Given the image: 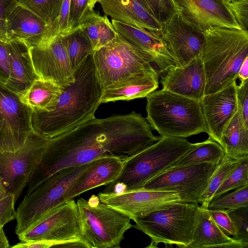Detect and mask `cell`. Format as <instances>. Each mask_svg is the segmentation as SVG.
Returning <instances> with one entry per match:
<instances>
[{"label": "cell", "instance_id": "1", "mask_svg": "<svg viewBox=\"0 0 248 248\" xmlns=\"http://www.w3.org/2000/svg\"><path fill=\"white\" fill-rule=\"evenodd\" d=\"M152 130L147 119L133 111L103 119L94 117L48 139L40 162L28 184L27 193L66 167L104 156L125 161L160 139Z\"/></svg>", "mask_w": 248, "mask_h": 248}, {"label": "cell", "instance_id": "2", "mask_svg": "<svg viewBox=\"0 0 248 248\" xmlns=\"http://www.w3.org/2000/svg\"><path fill=\"white\" fill-rule=\"evenodd\" d=\"M74 82L62 87L49 111H32V131L48 139L67 132L95 117L103 89L97 77L93 54L74 71Z\"/></svg>", "mask_w": 248, "mask_h": 248}, {"label": "cell", "instance_id": "3", "mask_svg": "<svg viewBox=\"0 0 248 248\" xmlns=\"http://www.w3.org/2000/svg\"><path fill=\"white\" fill-rule=\"evenodd\" d=\"M200 55L205 75L204 94L217 92L238 78L240 67L248 57V31L221 27L204 32Z\"/></svg>", "mask_w": 248, "mask_h": 248}, {"label": "cell", "instance_id": "4", "mask_svg": "<svg viewBox=\"0 0 248 248\" xmlns=\"http://www.w3.org/2000/svg\"><path fill=\"white\" fill-rule=\"evenodd\" d=\"M194 145L185 138L161 137L124 161L118 176L105 185L102 192L119 194L141 188L149 181L173 166Z\"/></svg>", "mask_w": 248, "mask_h": 248}, {"label": "cell", "instance_id": "5", "mask_svg": "<svg viewBox=\"0 0 248 248\" xmlns=\"http://www.w3.org/2000/svg\"><path fill=\"white\" fill-rule=\"evenodd\" d=\"M146 97V119L161 137L185 138L208 134L200 101L163 89Z\"/></svg>", "mask_w": 248, "mask_h": 248}, {"label": "cell", "instance_id": "6", "mask_svg": "<svg viewBox=\"0 0 248 248\" xmlns=\"http://www.w3.org/2000/svg\"><path fill=\"white\" fill-rule=\"evenodd\" d=\"M77 207L80 240L87 248H119L124 233L133 227L131 218L93 195L78 199Z\"/></svg>", "mask_w": 248, "mask_h": 248}, {"label": "cell", "instance_id": "7", "mask_svg": "<svg viewBox=\"0 0 248 248\" xmlns=\"http://www.w3.org/2000/svg\"><path fill=\"white\" fill-rule=\"evenodd\" d=\"M199 204L179 202L170 207L134 217L133 227L151 239L149 248L159 243L187 248L192 242Z\"/></svg>", "mask_w": 248, "mask_h": 248}, {"label": "cell", "instance_id": "8", "mask_svg": "<svg viewBox=\"0 0 248 248\" xmlns=\"http://www.w3.org/2000/svg\"><path fill=\"white\" fill-rule=\"evenodd\" d=\"M91 162L62 169L26 194L16 211V234H22L50 211L66 202L70 187Z\"/></svg>", "mask_w": 248, "mask_h": 248}, {"label": "cell", "instance_id": "9", "mask_svg": "<svg viewBox=\"0 0 248 248\" xmlns=\"http://www.w3.org/2000/svg\"><path fill=\"white\" fill-rule=\"evenodd\" d=\"M93 55L97 77L103 90L136 73L154 68L139 50L118 33Z\"/></svg>", "mask_w": 248, "mask_h": 248}, {"label": "cell", "instance_id": "10", "mask_svg": "<svg viewBox=\"0 0 248 248\" xmlns=\"http://www.w3.org/2000/svg\"><path fill=\"white\" fill-rule=\"evenodd\" d=\"M76 202L66 201L50 211L22 234L21 242L44 241L54 247H83Z\"/></svg>", "mask_w": 248, "mask_h": 248}, {"label": "cell", "instance_id": "11", "mask_svg": "<svg viewBox=\"0 0 248 248\" xmlns=\"http://www.w3.org/2000/svg\"><path fill=\"white\" fill-rule=\"evenodd\" d=\"M217 165L199 163L172 166L146 183L140 189L173 191L179 193L181 202L200 204Z\"/></svg>", "mask_w": 248, "mask_h": 248}, {"label": "cell", "instance_id": "12", "mask_svg": "<svg viewBox=\"0 0 248 248\" xmlns=\"http://www.w3.org/2000/svg\"><path fill=\"white\" fill-rule=\"evenodd\" d=\"M32 111L0 82V153L14 152L24 145L32 132Z\"/></svg>", "mask_w": 248, "mask_h": 248}, {"label": "cell", "instance_id": "13", "mask_svg": "<svg viewBox=\"0 0 248 248\" xmlns=\"http://www.w3.org/2000/svg\"><path fill=\"white\" fill-rule=\"evenodd\" d=\"M48 138L33 131L24 145L14 152L0 153V174L16 201L39 165Z\"/></svg>", "mask_w": 248, "mask_h": 248}, {"label": "cell", "instance_id": "14", "mask_svg": "<svg viewBox=\"0 0 248 248\" xmlns=\"http://www.w3.org/2000/svg\"><path fill=\"white\" fill-rule=\"evenodd\" d=\"M97 196L101 202L126 214L131 220L181 202L179 193L173 191L140 189L119 194L101 192Z\"/></svg>", "mask_w": 248, "mask_h": 248}, {"label": "cell", "instance_id": "15", "mask_svg": "<svg viewBox=\"0 0 248 248\" xmlns=\"http://www.w3.org/2000/svg\"><path fill=\"white\" fill-rule=\"evenodd\" d=\"M161 36L176 66H185L200 57L204 33L186 22L178 13L162 25Z\"/></svg>", "mask_w": 248, "mask_h": 248}, {"label": "cell", "instance_id": "16", "mask_svg": "<svg viewBox=\"0 0 248 248\" xmlns=\"http://www.w3.org/2000/svg\"><path fill=\"white\" fill-rule=\"evenodd\" d=\"M177 13L203 32L216 27L241 29L224 0H172Z\"/></svg>", "mask_w": 248, "mask_h": 248}, {"label": "cell", "instance_id": "17", "mask_svg": "<svg viewBox=\"0 0 248 248\" xmlns=\"http://www.w3.org/2000/svg\"><path fill=\"white\" fill-rule=\"evenodd\" d=\"M35 72L40 79L51 81L62 87L75 80L62 41L58 36L47 45L30 48Z\"/></svg>", "mask_w": 248, "mask_h": 248}, {"label": "cell", "instance_id": "18", "mask_svg": "<svg viewBox=\"0 0 248 248\" xmlns=\"http://www.w3.org/2000/svg\"><path fill=\"white\" fill-rule=\"evenodd\" d=\"M236 81L200 101L209 137L220 144L223 134L236 113L238 104Z\"/></svg>", "mask_w": 248, "mask_h": 248}, {"label": "cell", "instance_id": "19", "mask_svg": "<svg viewBox=\"0 0 248 248\" xmlns=\"http://www.w3.org/2000/svg\"><path fill=\"white\" fill-rule=\"evenodd\" d=\"M111 23L117 33L139 50L154 65L159 76L168 69L176 66L161 33L152 32L113 19Z\"/></svg>", "mask_w": 248, "mask_h": 248}, {"label": "cell", "instance_id": "20", "mask_svg": "<svg viewBox=\"0 0 248 248\" xmlns=\"http://www.w3.org/2000/svg\"><path fill=\"white\" fill-rule=\"evenodd\" d=\"M159 77L164 90L200 101L204 95L205 75L201 57L185 66L170 68Z\"/></svg>", "mask_w": 248, "mask_h": 248}, {"label": "cell", "instance_id": "21", "mask_svg": "<svg viewBox=\"0 0 248 248\" xmlns=\"http://www.w3.org/2000/svg\"><path fill=\"white\" fill-rule=\"evenodd\" d=\"M9 54V78L5 85L19 95L24 94L39 78L34 70L30 48L16 39L7 42Z\"/></svg>", "mask_w": 248, "mask_h": 248}, {"label": "cell", "instance_id": "22", "mask_svg": "<svg viewBox=\"0 0 248 248\" xmlns=\"http://www.w3.org/2000/svg\"><path fill=\"white\" fill-rule=\"evenodd\" d=\"M124 162L118 158L108 156L92 161L70 187L65 196L66 202L85 191L111 183L120 173Z\"/></svg>", "mask_w": 248, "mask_h": 248}, {"label": "cell", "instance_id": "23", "mask_svg": "<svg viewBox=\"0 0 248 248\" xmlns=\"http://www.w3.org/2000/svg\"><path fill=\"white\" fill-rule=\"evenodd\" d=\"M159 78L154 68L136 73L104 89L101 103L146 97L158 88Z\"/></svg>", "mask_w": 248, "mask_h": 248}, {"label": "cell", "instance_id": "24", "mask_svg": "<svg viewBox=\"0 0 248 248\" xmlns=\"http://www.w3.org/2000/svg\"><path fill=\"white\" fill-rule=\"evenodd\" d=\"M6 21L8 41H21L30 48L43 45L47 27L32 12L17 4Z\"/></svg>", "mask_w": 248, "mask_h": 248}, {"label": "cell", "instance_id": "25", "mask_svg": "<svg viewBox=\"0 0 248 248\" xmlns=\"http://www.w3.org/2000/svg\"><path fill=\"white\" fill-rule=\"evenodd\" d=\"M106 16L149 31L161 33L162 25L140 0H99Z\"/></svg>", "mask_w": 248, "mask_h": 248}, {"label": "cell", "instance_id": "26", "mask_svg": "<svg viewBox=\"0 0 248 248\" xmlns=\"http://www.w3.org/2000/svg\"><path fill=\"white\" fill-rule=\"evenodd\" d=\"M246 248L241 243L226 234L208 214L199 206L192 242L187 248Z\"/></svg>", "mask_w": 248, "mask_h": 248}, {"label": "cell", "instance_id": "27", "mask_svg": "<svg viewBox=\"0 0 248 248\" xmlns=\"http://www.w3.org/2000/svg\"><path fill=\"white\" fill-rule=\"evenodd\" d=\"M225 155L235 159L248 156V127L243 120L239 108L225 130L220 144Z\"/></svg>", "mask_w": 248, "mask_h": 248}, {"label": "cell", "instance_id": "28", "mask_svg": "<svg viewBox=\"0 0 248 248\" xmlns=\"http://www.w3.org/2000/svg\"><path fill=\"white\" fill-rule=\"evenodd\" d=\"M89 40L94 51L111 42L117 33L107 16L89 10L78 28Z\"/></svg>", "mask_w": 248, "mask_h": 248}, {"label": "cell", "instance_id": "29", "mask_svg": "<svg viewBox=\"0 0 248 248\" xmlns=\"http://www.w3.org/2000/svg\"><path fill=\"white\" fill-rule=\"evenodd\" d=\"M61 93V87L51 81L39 78L20 96L22 101L33 111H49L56 105Z\"/></svg>", "mask_w": 248, "mask_h": 248}, {"label": "cell", "instance_id": "30", "mask_svg": "<svg viewBox=\"0 0 248 248\" xmlns=\"http://www.w3.org/2000/svg\"><path fill=\"white\" fill-rule=\"evenodd\" d=\"M17 4L41 18L47 27L42 46L47 45L57 36V25L63 0H16Z\"/></svg>", "mask_w": 248, "mask_h": 248}, {"label": "cell", "instance_id": "31", "mask_svg": "<svg viewBox=\"0 0 248 248\" xmlns=\"http://www.w3.org/2000/svg\"><path fill=\"white\" fill-rule=\"evenodd\" d=\"M225 155L222 147L210 138L194 145L173 166H182L199 163L218 165Z\"/></svg>", "mask_w": 248, "mask_h": 248}, {"label": "cell", "instance_id": "32", "mask_svg": "<svg viewBox=\"0 0 248 248\" xmlns=\"http://www.w3.org/2000/svg\"><path fill=\"white\" fill-rule=\"evenodd\" d=\"M62 41L74 71L94 52L89 40L78 28L62 36Z\"/></svg>", "mask_w": 248, "mask_h": 248}, {"label": "cell", "instance_id": "33", "mask_svg": "<svg viewBox=\"0 0 248 248\" xmlns=\"http://www.w3.org/2000/svg\"><path fill=\"white\" fill-rule=\"evenodd\" d=\"M242 158L235 159L225 155L217 165L208 186L200 199V204L202 207L207 208L208 204L212 199L215 192L237 167Z\"/></svg>", "mask_w": 248, "mask_h": 248}, {"label": "cell", "instance_id": "34", "mask_svg": "<svg viewBox=\"0 0 248 248\" xmlns=\"http://www.w3.org/2000/svg\"><path fill=\"white\" fill-rule=\"evenodd\" d=\"M244 207H248V185L212 198L208 203L207 209L232 210Z\"/></svg>", "mask_w": 248, "mask_h": 248}, {"label": "cell", "instance_id": "35", "mask_svg": "<svg viewBox=\"0 0 248 248\" xmlns=\"http://www.w3.org/2000/svg\"><path fill=\"white\" fill-rule=\"evenodd\" d=\"M246 185H248V156L241 159L240 163L217 190L212 198Z\"/></svg>", "mask_w": 248, "mask_h": 248}, {"label": "cell", "instance_id": "36", "mask_svg": "<svg viewBox=\"0 0 248 248\" xmlns=\"http://www.w3.org/2000/svg\"><path fill=\"white\" fill-rule=\"evenodd\" d=\"M236 231L233 238L248 248V207L226 210Z\"/></svg>", "mask_w": 248, "mask_h": 248}, {"label": "cell", "instance_id": "37", "mask_svg": "<svg viewBox=\"0 0 248 248\" xmlns=\"http://www.w3.org/2000/svg\"><path fill=\"white\" fill-rule=\"evenodd\" d=\"M162 25L177 11L172 0H140Z\"/></svg>", "mask_w": 248, "mask_h": 248}, {"label": "cell", "instance_id": "38", "mask_svg": "<svg viewBox=\"0 0 248 248\" xmlns=\"http://www.w3.org/2000/svg\"><path fill=\"white\" fill-rule=\"evenodd\" d=\"M88 1V0H70L68 25L63 36L78 28L81 20L90 10Z\"/></svg>", "mask_w": 248, "mask_h": 248}, {"label": "cell", "instance_id": "39", "mask_svg": "<svg viewBox=\"0 0 248 248\" xmlns=\"http://www.w3.org/2000/svg\"><path fill=\"white\" fill-rule=\"evenodd\" d=\"M224 1L241 29L248 31V0Z\"/></svg>", "mask_w": 248, "mask_h": 248}, {"label": "cell", "instance_id": "40", "mask_svg": "<svg viewBox=\"0 0 248 248\" xmlns=\"http://www.w3.org/2000/svg\"><path fill=\"white\" fill-rule=\"evenodd\" d=\"M16 202L14 194L9 192L0 199V230L6 223L16 218V211L14 207Z\"/></svg>", "mask_w": 248, "mask_h": 248}, {"label": "cell", "instance_id": "41", "mask_svg": "<svg viewBox=\"0 0 248 248\" xmlns=\"http://www.w3.org/2000/svg\"><path fill=\"white\" fill-rule=\"evenodd\" d=\"M206 210L221 230L227 235L234 236L236 231L226 210Z\"/></svg>", "mask_w": 248, "mask_h": 248}, {"label": "cell", "instance_id": "42", "mask_svg": "<svg viewBox=\"0 0 248 248\" xmlns=\"http://www.w3.org/2000/svg\"><path fill=\"white\" fill-rule=\"evenodd\" d=\"M237 99L242 117L248 127V79L241 81L236 87Z\"/></svg>", "mask_w": 248, "mask_h": 248}, {"label": "cell", "instance_id": "43", "mask_svg": "<svg viewBox=\"0 0 248 248\" xmlns=\"http://www.w3.org/2000/svg\"><path fill=\"white\" fill-rule=\"evenodd\" d=\"M9 78V54L7 42L0 41V82L6 84Z\"/></svg>", "mask_w": 248, "mask_h": 248}, {"label": "cell", "instance_id": "44", "mask_svg": "<svg viewBox=\"0 0 248 248\" xmlns=\"http://www.w3.org/2000/svg\"><path fill=\"white\" fill-rule=\"evenodd\" d=\"M70 0H63L57 25V36H63L68 25Z\"/></svg>", "mask_w": 248, "mask_h": 248}, {"label": "cell", "instance_id": "45", "mask_svg": "<svg viewBox=\"0 0 248 248\" xmlns=\"http://www.w3.org/2000/svg\"><path fill=\"white\" fill-rule=\"evenodd\" d=\"M17 5L16 0H0V19L6 21Z\"/></svg>", "mask_w": 248, "mask_h": 248}, {"label": "cell", "instance_id": "46", "mask_svg": "<svg viewBox=\"0 0 248 248\" xmlns=\"http://www.w3.org/2000/svg\"><path fill=\"white\" fill-rule=\"evenodd\" d=\"M55 247L54 243L44 241H32L17 243L12 247L15 248H47Z\"/></svg>", "mask_w": 248, "mask_h": 248}, {"label": "cell", "instance_id": "47", "mask_svg": "<svg viewBox=\"0 0 248 248\" xmlns=\"http://www.w3.org/2000/svg\"><path fill=\"white\" fill-rule=\"evenodd\" d=\"M238 78L241 81L248 79V57L242 63L239 69Z\"/></svg>", "mask_w": 248, "mask_h": 248}, {"label": "cell", "instance_id": "48", "mask_svg": "<svg viewBox=\"0 0 248 248\" xmlns=\"http://www.w3.org/2000/svg\"><path fill=\"white\" fill-rule=\"evenodd\" d=\"M0 41L8 42L6 21L0 19Z\"/></svg>", "mask_w": 248, "mask_h": 248}, {"label": "cell", "instance_id": "49", "mask_svg": "<svg viewBox=\"0 0 248 248\" xmlns=\"http://www.w3.org/2000/svg\"><path fill=\"white\" fill-rule=\"evenodd\" d=\"M11 247L5 234L3 229L0 230V248H8Z\"/></svg>", "mask_w": 248, "mask_h": 248}, {"label": "cell", "instance_id": "50", "mask_svg": "<svg viewBox=\"0 0 248 248\" xmlns=\"http://www.w3.org/2000/svg\"><path fill=\"white\" fill-rule=\"evenodd\" d=\"M8 193L4 185L3 178L0 174V199L4 197Z\"/></svg>", "mask_w": 248, "mask_h": 248}, {"label": "cell", "instance_id": "51", "mask_svg": "<svg viewBox=\"0 0 248 248\" xmlns=\"http://www.w3.org/2000/svg\"><path fill=\"white\" fill-rule=\"evenodd\" d=\"M99 1V0H88V4L90 11H93L95 4Z\"/></svg>", "mask_w": 248, "mask_h": 248}, {"label": "cell", "instance_id": "52", "mask_svg": "<svg viewBox=\"0 0 248 248\" xmlns=\"http://www.w3.org/2000/svg\"><path fill=\"white\" fill-rule=\"evenodd\" d=\"M224 0L228 1L232 0Z\"/></svg>", "mask_w": 248, "mask_h": 248}]
</instances>
